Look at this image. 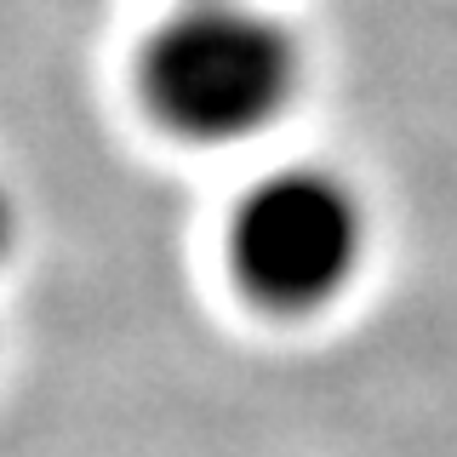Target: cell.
I'll use <instances>...</instances> for the list:
<instances>
[{
    "label": "cell",
    "mask_w": 457,
    "mask_h": 457,
    "mask_svg": "<svg viewBox=\"0 0 457 457\" xmlns=\"http://www.w3.org/2000/svg\"><path fill=\"white\" fill-rule=\"evenodd\" d=\"M303 75L292 29L252 0H183L137 57V92L178 137L235 143L280 120Z\"/></svg>",
    "instance_id": "cell-1"
},
{
    "label": "cell",
    "mask_w": 457,
    "mask_h": 457,
    "mask_svg": "<svg viewBox=\"0 0 457 457\" xmlns=\"http://www.w3.org/2000/svg\"><path fill=\"white\" fill-rule=\"evenodd\" d=\"M366 257V206L332 166H275L235 200L228 263L263 309L332 303Z\"/></svg>",
    "instance_id": "cell-2"
},
{
    "label": "cell",
    "mask_w": 457,
    "mask_h": 457,
    "mask_svg": "<svg viewBox=\"0 0 457 457\" xmlns=\"http://www.w3.org/2000/svg\"><path fill=\"white\" fill-rule=\"evenodd\" d=\"M6 246H12V200L0 189V257H6Z\"/></svg>",
    "instance_id": "cell-3"
}]
</instances>
